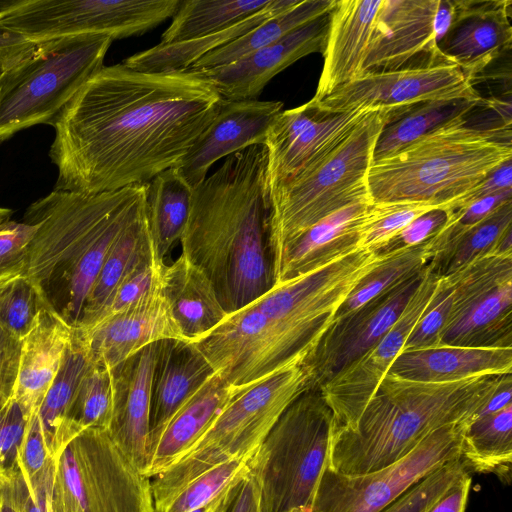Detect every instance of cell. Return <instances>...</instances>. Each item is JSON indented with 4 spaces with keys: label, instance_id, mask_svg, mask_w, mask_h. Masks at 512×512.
<instances>
[{
    "label": "cell",
    "instance_id": "6da1fadb",
    "mask_svg": "<svg viewBox=\"0 0 512 512\" xmlns=\"http://www.w3.org/2000/svg\"><path fill=\"white\" fill-rule=\"evenodd\" d=\"M222 100L200 70L103 66L51 125L53 190L95 194L148 184L184 159Z\"/></svg>",
    "mask_w": 512,
    "mask_h": 512
},
{
    "label": "cell",
    "instance_id": "03108f58",
    "mask_svg": "<svg viewBox=\"0 0 512 512\" xmlns=\"http://www.w3.org/2000/svg\"><path fill=\"white\" fill-rule=\"evenodd\" d=\"M13 211L9 208L0 207V223L10 219Z\"/></svg>",
    "mask_w": 512,
    "mask_h": 512
},
{
    "label": "cell",
    "instance_id": "ee69618b",
    "mask_svg": "<svg viewBox=\"0 0 512 512\" xmlns=\"http://www.w3.org/2000/svg\"><path fill=\"white\" fill-rule=\"evenodd\" d=\"M249 459L250 457L227 461L197 476L161 512H190L207 504L234 481L248 474Z\"/></svg>",
    "mask_w": 512,
    "mask_h": 512
},
{
    "label": "cell",
    "instance_id": "be15d7a7",
    "mask_svg": "<svg viewBox=\"0 0 512 512\" xmlns=\"http://www.w3.org/2000/svg\"><path fill=\"white\" fill-rule=\"evenodd\" d=\"M0 512H20L12 485L7 479H0Z\"/></svg>",
    "mask_w": 512,
    "mask_h": 512
},
{
    "label": "cell",
    "instance_id": "5bb4252c",
    "mask_svg": "<svg viewBox=\"0 0 512 512\" xmlns=\"http://www.w3.org/2000/svg\"><path fill=\"white\" fill-rule=\"evenodd\" d=\"M465 426L442 427L400 460L372 472L349 475L326 466L310 512H379L423 477L460 457Z\"/></svg>",
    "mask_w": 512,
    "mask_h": 512
},
{
    "label": "cell",
    "instance_id": "9c48e42d",
    "mask_svg": "<svg viewBox=\"0 0 512 512\" xmlns=\"http://www.w3.org/2000/svg\"><path fill=\"white\" fill-rule=\"evenodd\" d=\"M333 425V412L318 387H309L289 404L248 461L260 512H310L328 465Z\"/></svg>",
    "mask_w": 512,
    "mask_h": 512
},
{
    "label": "cell",
    "instance_id": "9a60e30c",
    "mask_svg": "<svg viewBox=\"0 0 512 512\" xmlns=\"http://www.w3.org/2000/svg\"><path fill=\"white\" fill-rule=\"evenodd\" d=\"M458 0H382L362 74L445 63L439 44L456 22ZM361 74V75H362Z\"/></svg>",
    "mask_w": 512,
    "mask_h": 512
},
{
    "label": "cell",
    "instance_id": "003e7915",
    "mask_svg": "<svg viewBox=\"0 0 512 512\" xmlns=\"http://www.w3.org/2000/svg\"><path fill=\"white\" fill-rule=\"evenodd\" d=\"M290 512H308V511H306V510H304V509H300V508H298V509H294V510H292V511H290Z\"/></svg>",
    "mask_w": 512,
    "mask_h": 512
},
{
    "label": "cell",
    "instance_id": "bcb514c9",
    "mask_svg": "<svg viewBox=\"0 0 512 512\" xmlns=\"http://www.w3.org/2000/svg\"><path fill=\"white\" fill-rule=\"evenodd\" d=\"M165 266L157 256L138 266L117 287L97 322L136 307L161 293Z\"/></svg>",
    "mask_w": 512,
    "mask_h": 512
},
{
    "label": "cell",
    "instance_id": "f6af8a7d",
    "mask_svg": "<svg viewBox=\"0 0 512 512\" xmlns=\"http://www.w3.org/2000/svg\"><path fill=\"white\" fill-rule=\"evenodd\" d=\"M436 208L426 203H372L359 247L373 252L417 217Z\"/></svg>",
    "mask_w": 512,
    "mask_h": 512
},
{
    "label": "cell",
    "instance_id": "52a82bcc",
    "mask_svg": "<svg viewBox=\"0 0 512 512\" xmlns=\"http://www.w3.org/2000/svg\"><path fill=\"white\" fill-rule=\"evenodd\" d=\"M410 109H373L333 149L270 193L273 265L290 242L322 219L371 200L366 180L376 142L386 125Z\"/></svg>",
    "mask_w": 512,
    "mask_h": 512
},
{
    "label": "cell",
    "instance_id": "ffe728a7",
    "mask_svg": "<svg viewBox=\"0 0 512 512\" xmlns=\"http://www.w3.org/2000/svg\"><path fill=\"white\" fill-rule=\"evenodd\" d=\"M282 111L281 101L223 99L214 119L175 168L195 188L216 161L264 145L272 122Z\"/></svg>",
    "mask_w": 512,
    "mask_h": 512
},
{
    "label": "cell",
    "instance_id": "277c9868",
    "mask_svg": "<svg viewBox=\"0 0 512 512\" xmlns=\"http://www.w3.org/2000/svg\"><path fill=\"white\" fill-rule=\"evenodd\" d=\"M148 184L84 194L53 190L23 221L37 226L26 275L46 307L78 328L86 299L121 233L147 209Z\"/></svg>",
    "mask_w": 512,
    "mask_h": 512
},
{
    "label": "cell",
    "instance_id": "7402d4cb",
    "mask_svg": "<svg viewBox=\"0 0 512 512\" xmlns=\"http://www.w3.org/2000/svg\"><path fill=\"white\" fill-rule=\"evenodd\" d=\"M158 342L111 368L113 410L108 432L145 475L147 469L152 379Z\"/></svg>",
    "mask_w": 512,
    "mask_h": 512
},
{
    "label": "cell",
    "instance_id": "d590c367",
    "mask_svg": "<svg viewBox=\"0 0 512 512\" xmlns=\"http://www.w3.org/2000/svg\"><path fill=\"white\" fill-rule=\"evenodd\" d=\"M90 365L83 335L73 328L60 368L37 409L43 434L53 457L65 447L66 417L77 387Z\"/></svg>",
    "mask_w": 512,
    "mask_h": 512
},
{
    "label": "cell",
    "instance_id": "484cf974",
    "mask_svg": "<svg viewBox=\"0 0 512 512\" xmlns=\"http://www.w3.org/2000/svg\"><path fill=\"white\" fill-rule=\"evenodd\" d=\"M382 0H339L330 13L324 66L315 96L318 102L362 74V64Z\"/></svg>",
    "mask_w": 512,
    "mask_h": 512
},
{
    "label": "cell",
    "instance_id": "11a10c76",
    "mask_svg": "<svg viewBox=\"0 0 512 512\" xmlns=\"http://www.w3.org/2000/svg\"><path fill=\"white\" fill-rule=\"evenodd\" d=\"M22 340L0 326V410L12 399L20 365Z\"/></svg>",
    "mask_w": 512,
    "mask_h": 512
},
{
    "label": "cell",
    "instance_id": "8992f818",
    "mask_svg": "<svg viewBox=\"0 0 512 512\" xmlns=\"http://www.w3.org/2000/svg\"><path fill=\"white\" fill-rule=\"evenodd\" d=\"M466 116L373 161L366 180L372 203L418 202L450 209L512 159L511 122L471 125Z\"/></svg>",
    "mask_w": 512,
    "mask_h": 512
},
{
    "label": "cell",
    "instance_id": "30bf717a",
    "mask_svg": "<svg viewBox=\"0 0 512 512\" xmlns=\"http://www.w3.org/2000/svg\"><path fill=\"white\" fill-rule=\"evenodd\" d=\"M112 41L105 34L44 41L28 57L0 71V143L31 126L52 125L104 66Z\"/></svg>",
    "mask_w": 512,
    "mask_h": 512
},
{
    "label": "cell",
    "instance_id": "60d3db41",
    "mask_svg": "<svg viewBox=\"0 0 512 512\" xmlns=\"http://www.w3.org/2000/svg\"><path fill=\"white\" fill-rule=\"evenodd\" d=\"M426 242L383 255L381 261L348 294L336 311L334 319L350 314L370 300L421 273L428 264Z\"/></svg>",
    "mask_w": 512,
    "mask_h": 512
},
{
    "label": "cell",
    "instance_id": "6125c7cd",
    "mask_svg": "<svg viewBox=\"0 0 512 512\" xmlns=\"http://www.w3.org/2000/svg\"><path fill=\"white\" fill-rule=\"evenodd\" d=\"M243 478L234 481L207 504L190 512H226L232 503Z\"/></svg>",
    "mask_w": 512,
    "mask_h": 512
},
{
    "label": "cell",
    "instance_id": "f1b7e54d",
    "mask_svg": "<svg viewBox=\"0 0 512 512\" xmlns=\"http://www.w3.org/2000/svg\"><path fill=\"white\" fill-rule=\"evenodd\" d=\"M241 388L214 373L168 421L149 453L145 476L152 478L185 454Z\"/></svg>",
    "mask_w": 512,
    "mask_h": 512
},
{
    "label": "cell",
    "instance_id": "8d00e7d4",
    "mask_svg": "<svg viewBox=\"0 0 512 512\" xmlns=\"http://www.w3.org/2000/svg\"><path fill=\"white\" fill-rule=\"evenodd\" d=\"M335 3L336 0H300L288 11L269 18L234 41L204 55L188 69L202 70L231 64L329 13Z\"/></svg>",
    "mask_w": 512,
    "mask_h": 512
},
{
    "label": "cell",
    "instance_id": "f546056e",
    "mask_svg": "<svg viewBox=\"0 0 512 512\" xmlns=\"http://www.w3.org/2000/svg\"><path fill=\"white\" fill-rule=\"evenodd\" d=\"M73 328L45 308L22 339L17 383L13 398L26 410L39 408L51 386L71 340Z\"/></svg>",
    "mask_w": 512,
    "mask_h": 512
},
{
    "label": "cell",
    "instance_id": "4fadbf2b",
    "mask_svg": "<svg viewBox=\"0 0 512 512\" xmlns=\"http://www.w3.org/2000/svg\"><path fill=\"white\" fill-rule=\"evenodd\" d=\"M450 312L440 345L512 348V254H489L445 276Z\"/></svg>",
    "mask_w": 512,
    "mask_h": 512
},
{
    "label": "cell",
    "instance_id": "1f68e13d",
    "mask_svg": "<svg viewBox=\"0 0 512 512\" xmlns=\"http://www.w3.org/2000/svg\"><path fill=\"white\" fill-rule=\"evenodd\" d=\"M300 0H271L263 10L217 33L183 42L157 44L126 58L122 63L141 72H166L191 67L204 55L218 49L274 16L296 6Z\"/></svg>",
    "mask_w": 512,
    "mask_h": 512
},
{
    "label": "cell",
    "instance_id": "f5cc1de1",
    "mask_svg": "<svg viewBox=\"0 0 512 512\" xmlns=\"http://www.w3.org/2000/svg\"><path fill=\"white\" fill-rule=\"evenodd\" d=\"M450 211L436 208L414 219L381 248L375 251L383 256L422 244L433 237L446 224Z\"/></svg>",
    "mask_w": 512,
    "mask_h": 512
},
{
    "label": "cell",
    "instance_id": "d4e9b609",
    "mask_svg": "<svg viewBox=\"0 0 512 512\" xmlns=\"http://www.w3.org/2000/svg\"><path fill=\"white\" fill-rule=\"evenodd\" d=\"M372 201L352 203L290 242L273 265L274 285L318 269L358 248Z\"/></svg>",
    "mask_w": 512,
    "mask_h": 512
},
{
    "label": "cell",
    "instance_id": "ba28073f",
    "mask_svg": "<svg viewBox=\"0 0 512 512\" xmlns=\"http://www.w3.org/2000/svg\"><path fill=\"white\" fill-rule=\"evenodd\" d=\"M309 387L303 362L242 387L185 454L150 478L154 512H161L184 486L207 470L251 457L284 410Z\"/></svg>",
    "mask_w": 512,
    "mask_h": 512
},
{
    "label": "cell",
    "instance_id": "94428289",
    "mask_svg": "<svg viewBox=\"0 0 512 512\" xmlns=\"http://www.w3.org/2000/svg\"><path fill=\"white\" fill-rule=\"evenodd\" d=\"M512 398V373L506 374L495 390V392L490 396L488 401L484 404V406L478 411L475 418L497 412L508 405H511ZM473 419V420H474ZM472 420V421H473ZM471 421V422H472Z\"/></svg>",
    "mask_w": 512,
    "mask_h": 512
},
{
    "label": "cell",
    "instance_id": "4dcf8cb0",
    "mask_svg": "<svg viewBox=\"0 0 512 512\" xmlns=\"http://www.w3.org/2000/svg\"><path fill=\"white\" fill-rule=\"evenodd\" d=\"M161 292L188 342H198L228 315L210 280L183 254L165 266Z\"/></svg>",
    "mask_w": 512,
    "mask_h": 512
},
{
    "label": "cell",
    "instance_id": "c3c4849f",
    "mask_svg": "<svg viewBox=\"0 0 512 512\" xmlns=\"http://www.w3.org/2000/svg\"><path fill=\"white\" fill-rule=\"evenodd\" d=\"M32 413L14 398L0 410V479L21 471L20 452Z\"/></svg>",
    "mask_w": 512,
    "mask_h": 512
},
{
    "label": "cell",
    "instance_id": "ac0fdd59",
    "mask_svg": "<svg viewBox=\"0 0 512 512\" xmlns=\"http://www.w3.org/2000/svg\"><path fill=\"white\" fill-rule=\"evenodd\" d=\"M373 109L356 108L332 113L319 109L310 100L279 113L264 144L269 195L333 149Z\"/></svg>",
    "mask_w": 512,
    "mask_h": 512
},
{
    "label": "cell",
    "instance_id": "816d5d0a",
    "mask_svg": "<svg viewBox=\"0 0 512 512\" xmlns=\"http://www.w3.org/2000/svg\"><path fill=\"white\" fill-rule=\"evenodd\" d=\"M56 476V458L36 476L27 480L20 471L10 481L20 512H51Z\"/></svg>",
    "mask_w": 512,
    "mask_h": 512
},
{
    "label": "cell",
    "instance_id": "e7e4bbea",
    "mask_svg": "<svg viewBox=\"0 0 512 512\" xmlns=\"http://www.w3.org/2000/svg\"><path fill=\"white\" fill-rule=\"evenodd\" d=\"M51 512H79L59 489L56 476L51 497Z\"/></svg>",
    "mask_w": 512,
    "mask_h": 512
},
{
    "label": "cell",
    "instance_id": "7a4b0ae2",
    "mask_svg": "<svg viewBox=\"0 0 512 512\" xmlns=\"http://www.w3.org/2000/svg\"><path fill=\"white\" fill-rule=\"evenodd\" d=\"M382 259L358 248L294 279L227 317L195 343L215 373L234 387L304 362L339 306Z\"/></svg>",
    "mask_w": 512,
    "mask_h": 512
},
{
    "label": "cell",
    "instance_id": "f35d334b",
    "mask_svg": "<svg viewBox=\"0 0 512 512\" xmlns=\"http://www.w3.org/2000/svg\"><path fill=\"white\" fill-rule=\"evenodd\" d=\"M478 103L467 100L433 101L418 104L386 125L376 142L373 161L392 155L443 123L468 115Z\"/></svg>",
    "mask_w": 512,
    "mask_h": 512
},
{
    "label": "cell",
    "instance_id": "7c38bea8",
    "mask_svg": "<svg viewBox=\"0 0 512 512\" xmlns=\"http://www.w3.org/2000/svg\"><path fill=\"white\" fill-rule=\"evenodd\" d=\"M180 0H16L3 11L7 29L41 43L81 34L113 41L141 35L176 12Z\"/></svg>",
    "mask_w": 512,
    "mask_h": 512
},
{
    "label": "cell",
    "instance_id": "603a6c76",
    "mask_svg": "<svg viewBox=\"0 0 512 512\" xmlns=\"http://www.w3.org/2000/svg\"><path fill=\"white\" fill-rule=\"evenodd\" d=\"M511 1L458 0L456 22L439 44L445 63L458 66L474 80L510 50Z\"/></svg>",
    "mask_w": 512,
    "mask_h": 512
},
{
    "label": "cell",
    "instance_id": "44dd1931",
    "mask_svg": "<svg viewBox=\"0 0 512 512\" xmlns=\"http://www.w3.org/2000/svg\"><path fill=\"white\" fill-rule=\"evenodd\" d=\"M330 13L231 64L200 71L212 82L223 99L254 100L282 70L311 53L323 54Z\"/></svg>",
    "mask_w": 512,
    "mask_h": 512
},
{
    "label": "cell",
    "instance_id": "b9f144b4",
    "mask_svg": "<svg viewBox=\"0 0 512 512\" xmlns=\"http://www.w3.org/2000/svg\"><path fill=\"white\" fill-rule=\"evenodd\" d=\"M113 410L111 370L90 362L70 405L64 428L65 445L88 428L108 429Z\"/></svg>",
    "mask_w": 512,
    "mask_h": 512
},
{
    "label": "cell",
    "instance_id": "74e56055",
    "mask_svg": "<svg viewBox=\"0 0 512 512\" xmlns=\"http://www.w3.org/2000/svg\"><path fill=\"white\" fill-rule=\"evenodd\" d=\"M271 0L181 1L161 44L183 42L225 30L263 10Z\"/></svg>",
    "mask_w": 512,
    "mask_h": 512
},
{
    "label": "cell",
    "instance_id": "5b68a950",
    "mask_svg": "<svg viewBox=\"0 0 512 512\" xmlns=\"http://www.w3.org/2000/svg\"><path fill=\"white\" fill-rule=\"evenodd\" d=\"M505 375L427 383L386 374L351 427L333 425L327 466L354 475L400 460L434 431L468 425Z\"/></svg>",
    "mask_w": 512,
    "mask_h": 512
},
{
    "label": "cell",
    "instance_id": "d6a6232c",
    "mask_svg": "<svg viewBox=\"0 0 512 512\" xmlns=\"http://www.w3.org/2000/svg\"><path fill=\"white\" fill-rule=\"evenodd\" d=\"M155 256L146 209L121 233L109 251L75 329L92 327L125 277Z\"/></svg>",
    "mask_w": 512,
    "mask_h": 512
},
{
    "label": "cell",
    "instance_id": "ab89813d",
    "mask_svg": "<svg viewBox=\"0 0 512 512\" xmlns=\"http://www.w3.org/2000/svg\"><path fill=\"white\" fill-rule=\"evenodd\" d=\"M489 254H512V201L467 232L444 259L427 267L445 277Z\"/></svg>",
    "mask_w": 512,
    "mask_h": 512
},
{
    "label": "cell",
    "instance_id": "cb8c5ba5",
    "mask_svg": "<svg viewBox=\"0 0 512 512\" xmlns=\"http://www.w3.org/2000/svg\"><path fill=\"white\" fill-rule=\"evenodd\" d=\"M80 331L90 362L109 369L152 343L164 339L184 340L162 292Z\"/></svg>",
    "mask_w": 512,
    "mask_h": 512
},
{
    "label": "cell",
    "instance_id": "83f0119b",
    "mask_svg": "<svg viewBox=\"0 0 512 512\" xmlns=\"http://www.w3.org/2000/svg\"><path fill=\"white\" fill-rule=\"evenodd\" d=\"M512 373V348L440 345L403 350L387 374L402 379L444 383L468 378Z\"/></svg>",
    "mask_w": 512,
    "mask_h": 512
},
{
    "label": "cell",
    "instance_id": "d6986e66",
    "mask_svg": "<svg viewBox=\"0 0 512 512\" xmlns=\"http://www.w3.org/2000/svg\"><path fill=\"white\" fill-rule=\"evenodd\" d=\"M424 270L357 310L334 319L304 360L311 387H320L374 346L394 325Z\"/></svg>",
    "mask_w": 512,
    "mask_h": 512
},
{
    "label": "cell",
    "instance_id": "7bdbcfd3",
    "mask_svg": "<svg viewBox=\"0 0 512 512\" xmlns=\"http://www.w3.org/2000/svg\"><path fill=\"white\" fill-rule=\"evenodd\" d=\"M45 308L40 293L27 275L0 284V326L14 337L22 340Z\"/></svg>",
    "mask_w": 512,
    "mask_h": 512
},
{
    "label": "cell",
    "instance_id": "3957f363",
    "mask_svg": "<svg viewBox=\"0 0 512 512\" xmlns=\"http://www.w3.org/2000/svg\"><path fill=\"white\" fill-rule=\"evenodd\" d=\"M266 164L264 145L226 157L193 188L180 239L181 254L210 280L228 315L274 286Z\"/></svg>",
    "mask_w": 512,
    "mask_h": 512
},
{
    "label": "cell",
    "instance_id": "836d02e7",
    "mask_svg": "<svg viewBox=\"0 0 512 512\" xmlns=\"http://www.w3.org/2000/svg\"><path fill=\"white\" fill-rule=\"evenodd\" d=\"M460 458L471 472L512 478V404L474 419L461 433Z\"/></svg>",
    "mask_w": 512,
    "mask_h": 512
},
{
    "label": "cell",
    "instance_id": "e575fe53",
    "mask_svg": "<svg viewBox=\"0 0 512 512\" xmlns=\"http://www.w3.org/2000/svg\"><path fill=\"white\" fill-rule=\"evenodd\" d=\"M193 188L179 171L169 168L149 183L147 189V216L154 251L164 257L180 241L191 206Z\"/></svg>",
    "mask_w": 512,
    "mask_h": 512
},
{
    "label": "cell",
    "instance_id": "9f6ffc18",
    "mask_svg": "<svg viewBox=\"0 0 512 512\" xmlns=\"http://www.w3.org/2000/svg\"><path fill=\"white\" fill-rule=\"evenodd\" d=\"M15 2L16 0H0V15ZM37 46L38 43L7 29L0 23V71L28 57Z\"/></svg>",
    "mask_w": 512,
    "mask_h": 512
},
{
    "label": "cell",
    "instance_id": "db71d44e",
    "mask_svg": "<svg viewBox=\"0 0 512 512\" xmlns=\"http://www.w3.org/2000/svg\"><path fill=\"white\" fill-rule=\"evenodd\" d=\"M37 409L32 413L20 452V469L29 480L39 474L52 459Z\"/></svg>",
    "mask_w": 512,
    "mask_h": 512
},
{
    "label": "cell",
    "instance_id": "2e32d148",
    "mask_svg": "<svg viewBox=\"0 0 512 512\" xmlns=\"http://www.w3.org/2000/svg\"><path fill=\"white\" fill-rule=\"evenodd\" d=\"M467 100L483 104V98L453 64L440 63L393 71L365 73L318 102L319 109L339 113L356 108L409 109L433 101Z\"/></svg>",
    "mask_w": 512,
    "mask_h": 512
},
{
    "label": "cell",
    "instance_id": "681fc988",
    "mask_svg": "<svg viewBox=\"0 0 512 512\" xmlns=\"http://www.w3.org/2000/svg\"><path fill=\"white\" fill-rule=\"evenodd\" d=\"M35 224L8 219L0 223V284L26 275L29 247L36 233Z\"/></svg>",
    "mask_w": 512,
    "mask_h": 512
},
{
    "label": "cell",
    "instance_id": "8fae6325",
    "mask_svg": "<svg viewBox=\"0 0 512 512\" xmlns=\"http://www.w3.org/2000/svg\"><path fill=\"white\" fill-rule=\"evenodd\" d=\"M56 483L79 512H154L150 479L107 429H85L65 445Z\"/></svg>",
    "mask_w": 512,
    "mask_h": 512
},
{
    "label": "cell",
    "instance_id": "680465c9",
    "mask_svg": "<svg viewBox=\"0 0 512 512\" xmlns=\"http://www.w3.org/2000/svg\"><path fill=\"white\" fill-rule=\"evenodd\" d=\"M472 478L469 471L462 474L425 512H465Z\"/></svg>",
    "mask_w": 512,
    "mask_h": 512
},
{
    "label": "cell",
    "instance_id": "4316f807",
    "mask_svg": "<svg viewBox=\"0 0 512 512\" xmlns=\"http://www.w3.org/2000/svg\"><path fill=\"white\" fill-rule=\"evenodd\" d=\"M214 373L195 343L159 341L152 379L148 454L171 417Z\"/></svg>",
    "mask_w": 512,
    "mask_h": 512
},
{
    "label": "cell",
    "instance_id": "7dc6e473",
    "mask_svg": "<svg viewBox=\"0 0 512 512\" xmlns=\"http://www.w3.org/2000/svg\"><path fill=\"white\" fill-rule=\"evenodd\" d=\"M467 471L469 470L460 457L448 461L412 485L379 512H425Z\"/></svg>",
    "mask_w": 512,
    "mask_h": 512
},
{
    "label": "cell",
    "instance_id": "f907efd6",
    "mask_svg": "<svg viewBox=\"0 0 512 512\" xmlns=\"http://www.w3.org/2000/svg\"><path fill=\"white\" fill-rule=\"evenodd\" d=\"M450 306V285L445 277H439L432 301L412 329L403 350L440 346Z\"/></svg>",
    "mask_w": 512,
    "mask_h": 512
},
{
    "label": "cell",
    "instance_id": "e0dca14e",
    "mask_svg": "<svg viewBox=\"0 0 512 512\" xmlns=\"http://www.w3.org/2000/svg\"><path fill=\"white\" fill-rule=\"evenodd\" d=\"M438 280L426 265L420 284L387 333L361 357L318 387L333 412L335 429L349 428L355 423L429 307Z\"/></svg>",
    "mask_w": 512,
    "mask_h": 512
},
{
    "label": "cell",
    "instance_id": "6f0895ef",
    "mask_svg": "<svg viewBox=\"0 0 512 512\" xmlns=\"http://www.w3.org/2000/svg\"><path fill=\"white\" fill-rule=\"evenodd\" d=\"M508 189H512V159L492 171L468 194L457 200L449 210L461 209L476 200Z\"/></svg>",
    "mask_w": 512,
    "mask_h": 512
},
{
    "label": "cell",
    "instance_id": "91938a15",
    "mask_svg": "<svg viewBox=\"0 0 512 512\" xmlns=\"http://www.w3.org/2000/svg\"><path fill=\"white\" fill-rule=\"evenodd\" d=\"M226 512H260L258 484L250 471L241 481Z\"/></svg>",
    "mask_w": 512,
    "mask_h": 512
}]
</instances>
